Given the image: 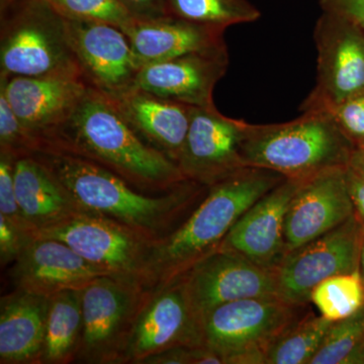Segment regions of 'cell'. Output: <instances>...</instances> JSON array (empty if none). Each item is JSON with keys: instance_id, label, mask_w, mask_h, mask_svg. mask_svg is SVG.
Masks as SVG:
<instances>
[{"instance_id": "cell-13", "label": "cell", "mask_w": 364, "mask_h": 364, "mask_svg": "<svg viewBox=\"0 0 364 364\" xmlns=\"http://www.w3.org/2000/svg\"><path fill=\"white\" fill-rule=\"evenodd\" d=\"M158 287L136 315L123 363H143L174 347L205 346L202 323L193 312L181 277Z\"/></svg>"}, {"instance_id": "cell-8", "label": "cell", "mask_w": 364, "mask_h": 364, "mask_svg": "<svg viewBox=\"0 0 364 364\" xmlns=\"http://www.w3.org/2000/svg\"><path fill=\"white\" fill-rule=\"evenodd\" d=\"M33 236L63 242L91 264L146 287V267L153 240L122 223L82 212Z\"/></svg>"}, {"instance_id": "cell-17", "label": "cell", "mask_w": 364, "mask_h": 364, "mask_svg": "<svg viewBox=\"0 0 364 364\" xmlns=\"http://www.w3.org/2000/svg\"><path fill=\"white\" fill-rule=\"evenodd\" d=\"M228 66L227 46L191 53L142 67L134 88L189 107H212L213 92Z\"/></svg>"}, {"instance_id": "cell-29", "label": "cell", "mask_w": 364, "mask_h": 364, "mask_svg": "<svg viewBox=\"0 0 364 364\" xmlns=\"http://www.w3.org/2000/svg\"><path fill=\"white\" fill-rule=\"evenodd\" d=\"M66 20L97 21L124 30L133 18L117 0H45Z\"/></svg>"}, {"instance_id": "cell-34", "label": "cell", "mask_w": 364, "mask_h": 364, "mask_svg": "<svg viewBox=\"0 0 364 364\" xmlns=\"http://www.w3.org/2000/svg\"><path fill=\"white\" fill-rule=\"evenodd\" d=\"M323 13L334 14L364 32V0H318Z\"/></svg>"}, {"instance_id": "cell-5", "label": "cell", "mask_w": 364, "mask_h": 364, "mask_svg": "<svg viewBox=\"0 0 364 364\" xmlns=\"http://www.w3.org/2000/svg\"><path fill=\"white\" fill-rule=\"evenodd\" d=\"M0 76L83 80L67 20L45 0H1Z\"/></svg>"}, {"instance_id": "cell-3", "label": "cell", "mask_w": 364, "mask_h": 364, "mask_svg": "<svg viewBox=\"0 0 364 364\" xmlns=\"http://www.w3.org/2000/svg\"><path fill=\"white\" fill-rule=\"evenodd\" d=\"M33 154L51 170L83 210L122 223L153 241L162 238L163 232L193 202L203 186L188 181L162 195L147 196L85 158L50 149Z\"/></svg>"}, {"instance_id": "cell-16", "label": "cell", "mask_w": 364, "mask_h": 364, "mask_svg": "<svg viewBox=\"0 0 364 364\" xmlns=\"http://www.w3.org/2000/svg\"><path fill=\"white\" fill-rule=\"evenodd\" d=\"M305 181L286 178L261 196L235 223L218 248L274 269L287 255L284 221L289 203Z\"/></svg>"}, {"instance_id": "cell-2", "label": "cell", "mask_w": 364, "mask_h": 364, "mask_svg": "<svg viewBox=\"0 0 364 364\" xmlns=\"http://www.w3.org/2000/svg\"><path fill=\"white\" fill-rule=\"evenodd\" d=\"M284 179L270 170L246 167L210 186L205 200L181 227L151 244L147 289L173 282L215 250L241 215Z\"/></svg>"}, {"instance_id": "cell-23", "label": "cell", "mask_w": 364, "mask_h": 364, "mask_svg": "<svg viewBox=\"0 0 364 364\" xmlns=\"http://www.w3.org/2000/svg\"><path fill=\"white\" fill-rule=\"evenodd\" d=\"M50 296L16 289L0 305V363H41Z\"/></svg>"}, {"instance_id": "cell-35", "label": "cell", "mask_w": 364, "mask_h": 364, "mask_svg": "<svg viewBox=\"0 0 364 364\" xmlns=\"http://www.w3.org/2000/svg\"><path fill=\"white\" fill-rule=\"evenodd\" d=\"M133 20L145 21L167 16L166 0H117Z\"/></svg>"}, {"instance_id": "cell-22", "label": "cell", "mask_w": 364, "mask_h": 364, "mask_svg": "<svg viewBox=\"0 0 364 364\" xmlns=\"http://www.w3.org/2000/svg\"><path fill=\"white\" fill-rule=\"evenodd\" d=\"M14 188L21 214L33 234L85 212L33 154L16 158Z\"/></svg>"}, {"instance_id": "cell-20", "label": "cell", "mask_w": 364, "mask_h": 364, "mask_svg": "<svg viewBox=\"0 0 364 364\" xmlns=\"http://www.w3.org/2000/svg\"><path fill=\"white\" fill-rule=\"evenodd\" d=\"M223 28L191 23L172 16L131 21L124 32L140 68L191 53L226 46Z\"/></svg>"}, {"instance_id": "cell-10", "label": "cell", "mask_w": 364, "mask_h": 364, "mask_svg": "<svg viewBox=\"0 0 364 364\" xmlns=\"http://www.w3.org/2000/svg\"><path fill=\"white\" fill-rule=\"evenodd\" d=\"M314 40L318 51L317 83L301 111L324 109L364 92V32L334 14L323 13Z\"/></svg>"}, {"instance_id": "cell-39", "label": "cell", "mask_w": 364, "mask_h": 364, "mask_svg": "<svg viewBox=\"0 0 364 364\" xmlns=\"http://www.w3.org/2000/svg\"><path fill=\"white\" fill-rule=\"evenodd\" d=\"M359 270H360L361 275H363V279L364 280V238L363 248H361L360 261H359Z\"/></svg>"}, {"instance_id": "cell-15", "label": "cell", "mask_w": 364, "mask_h": 364, "mask_svg": "<svg viewBox=\"0 0 364 364\" xmlns=\"http://www.w3.org/2000/svg\"><path fill=\"white\" fill-rule=\"evenodd\" d=\"M354 214L346 167L325 170L306 179L287 210V254L340 226Z\"/></svg>"}, {"instance_id": "cell-27", "label": "cell", "mask_w": 364, "mask_h": 364, "mask_svg": "<svg viewBox=\"0 0 364 364\" xmlns=\"http://www.w3.org/2000/svg\"><path fill=\"white\" fill-rule=\"evenodd\" d=\"M310 301L320 315L332 322L353 316L364 306V280L359 268L323 280L311 294Z\"/></svg>"}, {"instance_id": "cell-18", "label": "cell", "mask_w": 364, "mask_h": 364, "mask_svg": "<svg viewBox=\"0 0 364 364\" xmlns=\"http://www.w3.org/2000/svg\"><path fill=\"white\" fill-rule=\"evenodd\" d=\"M14 263L16 289L46 296L85 289L98 277L114 275L91 264L63 242L42 236H33Z\"/></svg>"}, {"instance_id": "cell-6", "label": "cell", "mask_w": 364, "mask_h": 364, "mask_svg": "<svg viewBox=\"0 0 364 364\" xmlns=\"http://www.w3.org/2000/svg\"><path fill=\"white\" fill-rule=\"evenodd\" d=\"M296 309L279 296L224 304L203 318V345L224 364H267L268 348L296 322Z\"/></svg>"}, {"instance_id": "cell-26", "label": "cell", "mask_w": 364, "mask_h": 364, "mask_svg": "<svg viewBox=\"0 0 364 364\" xmlns=\"http://www.w3.org/2000/svg\"><path fill=\"white\" fill-rule=\"evenodd\" d=\"M333 323L312 314L296 321L270 345L267 364H310Z\"/></svg>"}, {"instance_id": "cell-31", "label": "cell", "mask_w": 364, "mask_h": 364, "mask_svg": "<svg viewBox=\"0 0 364 364\" xmlns=\"http://www.w3.org/2000/svg\"><path fill=\"white\" fill-rule=\"evenodd\" d=\"M327 112L355 148H364V92L321 109Z\"/></svg>"}, {"instance_id": "cell-11", "label": "cell", "mask_w": 364, "mask_h": 364, "mask_svg": "<svg viewBox=\"0 0 364 364\" xmlns=\"http://www.w3.org/2000/svg\"><path fill=\"white\" fill-rule=\"evenodd\" d=\"M249 126L242 119L224 116L215 105L193 107L177 162L184 177L210 188L246 168L242 150Z\"/></svg>"}, {"instance_id": "cell-21", "label": "cell", "mask_w": 364, "mask_h": 364, "mask_svg": "<svg viewBox=\"0 0 364 364\" xmlns=\"http://www.w3.org/2000/svg\"><path fill=\"white\" fill-rule=\"evenodd\" d=\"M112 100L144 142L177 164L188 135L193 107L138 88Z\"/></svg>"}, {"instance_id": "cell-24", "label": "cell", "mask_w": 364, "mask_h": 364, "mask_svg": "<svg viewBox=\"0 0 364 364\" xmlns=\"http://www.w3.org/2000/svg\"><path fill=\"white\" fill-rule=\"evenodd\" d=\"M82 291L50 296L41 363H66L75 358L82 333Z\"/></svg>"}, {"instance_id": "cell-12", "label": "cell", "mask_w": 364, "mask_h": 364, "mask_svg": "<svg viewBox=\"0 0 364 364\" xmlns=\"http://www.w3.org/2000/svg\"><path fill=\"white\" fill-rule=\"evenodd\" d=\"M181 279L193 312L202 323L218 306L239 299L277 296L274 269L233 251L217 248L196 261Z\"/></svg>"}, {"instance_id": "cell-19", "label": "cell", "mask_w": 364, "mask_h": 364, "mask_svg": "<svg viewBox=\"0 0 364 364\" xmlns=\"http://www.w3.org/2000/svg\"><path fill=\"white\" fill-rule=\"evenodd\" d=\"M87 88L85 81L77 78L0 76V90L35 139L38 150L43 141L71 116Z\"/></svg>"}, {"instance_id": "cell-14", "label": "cell", "mask_w": 364, "mask_h": 364, "mask_svg": "<svg viewBox=\"0 0 364 364\" xmlns=\"http://www.w3.org/2000/svg\"><path fill=\"white\" fill-rule=\"evenodd\" d=\"M67 31L86 85L111 100L133 90L141 68L121 28L105 21L67 20Z\"/></svg>"}, {"instance_id": "cell-37", "label": "cell", "mask_w": 364, "mask_h": 364, "mask_svg": "<svg viewBox=\"0 0 364 364\" xmlns=\"http://www.w3.org/2000/svg\"><path fill=\"white\" fill-rule=\"evenodd\" d=\"M346 179L354 213L364 225V178L346 167Z\"/></svg>"}, {"instance_id": "cell-1", "label": "cell", "mask_w": 364, "mask_h": 364, "mask_svg": "<svg viewBox=\"0 0 364 364\" xmlns=\"http://www.w3.org/2000/svg\"><path fill=\"white\" fill-rule=\"evenodd\" d=\"M43 149L97 163L140 191L167 193L188 181L176 162L144 142L111 98L90 86L71 116L41 144Z\"/></svg>"}, {"instance_id": "cell-30", "label": "cell", "mask_w": 364, "mask_h": 364, "mask_svg": "<svg viewBox=\"0 0 364 364\" xmlns=\"http://www.w3.org/2000/svg\"><path fill=\"white\" fill-rule=\"evenodd\" d=\"M37 150L35 139L28 133L11 109L4 91L0 90V151L18 157L33 154Z\"/></svg>"}, {"instance_id": "cell-9", "label": "cell", "mask_w": 364, "mask_h": 364, "mask_svg": "<svg viewBox=\"0 0 364 364\" xmlns=\"http://www.w3.org/2000/svg\"><path fill=\"white\" fill-rule=\"evenodd\" d=\"M363 238L364 225L354 214L328 233L287 253L274 268L277 296L291 305L304 306L323 280L358 270Z\"/></svg>"}, {"instance_id": "cell-28", "label": "cell", "mask_w": 364, "mask_h": 364, "mask_svg": "<svg viewBox=\"0 0 364 364\" xmlns=\"http://www.w3.org/2000/svg\"><path fill=\"white\" fill-rule=\"evenodd\" d=\"M364 363V306L351 317L333 323L310 364Z\"/></svg>"}, {"instance_id": "cell-36", "label": "cell", "mask_w": 364, "mask_h": 364, "mask_svg": "<svg viewBox=\"0 0 364 364\" xmlns=\"http://www.w3.org/2000/svg\"><path fill=\"white\" fill-rule=\"evenodd\" d=\"M200 346H179L155 354L144 360L148 364H196V353Z\"/></svg>"}, {"instance_id": "cell-32", "label": "cell", "mask_w": 364, "mask_h": 364, "mask_svg": "<svg viewBox=\"0 0 364 364\" xmlns=\"http://www.w3.org/2000/svg\"><path fill=\"white\" fill-rule=\"evenodd\" d=\"M16 156L9 152L0 151V215L6 218L11 224L21 231L33 235L32 228L26 221L14 188V161Z\"/></svg>"}, {"instance_id": "cell-7", "label": "cell", "mask_w": 364, "mask_h": 364, "mask_svg": "<svg viewBox=\"0 0 364 364\" xmlns=\"http://www.w3.org/2000/svg\"><path fill=\"white\" fill-rule=\"evenodd\" d=\"M138 280L105 275L82 291V333L75 358L83 363H123L127 340L146 301Z\"/></svg>"}, {"instance_id": "cell-38", "label": "cell", "mask_w": 364, "mask_h": 364, "mask_svg": "<svg viewBox=\"0 0 364 364\" xmlns=\"http://www.w3.org/2000/svg\"><path fill=\"white\" fill-rule=\"evenodd\" d=\"M347 167L364 178V148H355L352 151Z\"/></svg>"}, {"instance_id": "cell-4", "label": "cell", "mask_w": 364, "mask_h": 364, "mask_svg": "<svg viewBox=\"0 0 364 364\" xmlns=\"http://www.w3.org/2000/svg\"><path fill=\"white\" fill-rule=\"evenodd\" d=\"M353 150L327 112L309 109L287 123L250 124L242 154L247 167L306 179L325 170L347 167Z\"/></svg>"}, {"instance_id": "cell-25", "label": "cell", "mask_w": 364, "mask_h": 364, "mask_svg": "<svg viewBox=\"0 0 364 364\" xmlns=\"http://www.w3.org/2000/svg\"><path fill=\"white\" fill-rule=\"evenodd\" d=\"M167 16L226 30L259 20L261 14L249 0H166Z\"/></svg>"}, {"instance_id": "cell-33", "label": "cell", "mask_w": 364, "mask_h": 364, "mask_svg": "<svg viewBox=\"0 0 364 364\" xmlns=\"http://www.w3.org/2000/svg\"><path fill=\"white\" fill-rule=\"evenodd\" d=\"M33 237L0 215V258L2 264L11 261L14 262Z\"/></svg>"}]
</instances>
